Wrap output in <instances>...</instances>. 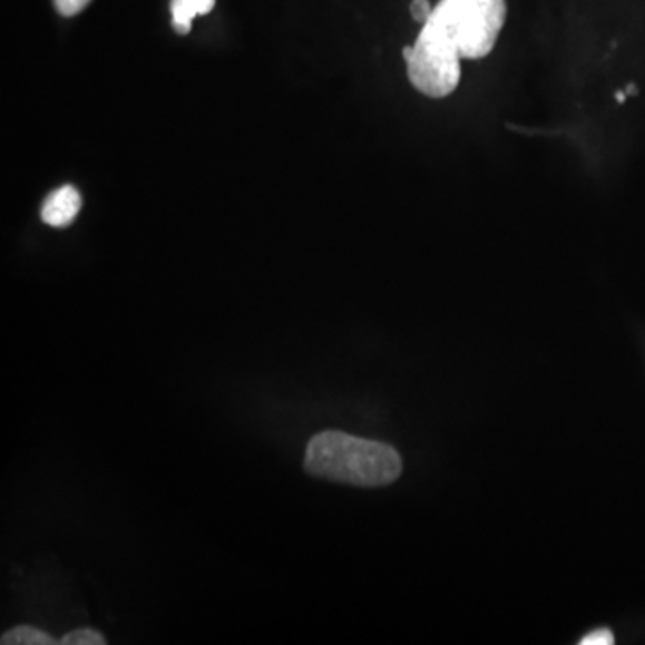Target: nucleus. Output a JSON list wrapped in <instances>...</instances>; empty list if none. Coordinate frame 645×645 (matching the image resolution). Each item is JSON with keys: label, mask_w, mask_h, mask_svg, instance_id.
<instances>
[{"label": "nucleus", "mask_w": 645, "mask_h": 645, "mask_svg": "<svg viewBox=\"0 0 645 645\" xmlns=\"http://www.w3.org/2000/svg\"><path fill=\"white\" fill-rule=\"evenodd\" d=\"M506 19V0H440L417 41L403 47L412 87L430 99L452 96L461 81V61L490 55Z\"/></svg>", "instance_id": "f257e3e1"}, {"label": "nucleus", "mask_w": 645, "mask_h": 645, "mask_svg": "<svg viewBox=\"0 0 645 645\" xmlns=\"http://www.w3.org/2000/svg\"><path fill=\"white\" fill-rule=\"evenodd\" d=\"M2 645H55L58 642L52 641L47 633L40 632L37 627L19 626L6 632L0 638Z\"/></svg>", "instance_id": "20e7f679"}, {"label": "nucleus", "mask_w": 645, "mask_h": 645, "mask_svg": "<svg viewBox=\"0 0 645 645\" xmlns=\"http://www.w3.org/2000/svg\"><path fill=\"white\" fill-rule=\"evenodd\" d=\"M615 97H617L618 102H624V101H626L627 96H626V92H617V94H615Z\"/></svg>", "instance_id": "9b49d317"}, {"label": "nucleus", "mask_w": 645, "mask_h": 645, "mask_svg": "<svg viewBox=\"0 0 645 645\" xmlns=\"http://www.w3.org/2000/svg\"><path fill=\"white\" fill-rule=\"evenodd\" d=\"M303 468L309 476L343 485L377 488L402 473V458L391 444L326 430L307 444Z\"/></svg>", "instance_id": "f03ea898"}, {"label": "nucleus", "mask_w": 645, "mask_h": 645, "mask_svg": "<svg viewBox=\"0 0 645 645\" xmlns=\"http://www.w3.org/2000/svg\"><path fill=\"white\" fill-rule=\"evenodd\" d=\"M194 4H196L197 14H206L214 10L215 0H194Z\"/></svg>", "instance_id": "9d476101"}, {"label": "nucleus", "mask_w": 645, "mask_h": 645, "mask_svg": "<svg viewBox=\"0 0 645 645\" xmlns=\"http://www.w3.org/2000/svg\"><path fill=\"white\" fill-rule=\"evenodd\" d=\"M582 645H614L615 638L614 633L603 627V629H597V632L590 633V635L583 636Z\"/></svg>", "instance_id": "1a4fd4ad"}, {"label": "nucleus", "mask_w": 645, "mask_h": 645, "mask_svg": "<svg viewBox=\"0 0 645 645\" xmlns=\"http://www.w3.org/2000/svg\"><path fill=\"white\" fill-rule=\"evenodd\" d=\"M170 13H173V28L179 35H187L193 26L194 17H197L194 0H170Z\"/></svg>", "instance_id": "39448f33"}, {"label": "nucleus", "mask_w": 645, "mask_h": 645, "mask_svg": "<svg viewBox=\"0 0 645 645\" xmlns=\"http://www.w3.org/2000/svg\"><path fill=\"white\" fill-rule=\"evenodd\" d=\"M90 0H55V8L61 17H74V14L81 13Z\"/></svg>", "instance_id": "0eeeda50"}, {"label": "nucleus", "mask_w": 645, "mask_h": 645, "mask_svg": "<svg viewBox=\"0 0 645 645\" xmlns=\"http://www.w3.org/2000/svg\"><path fill=\"white\" fill-rule=\"evenodd\" d=\"M60 644L63 645H105V636L101 633L94 632V629H88V627H82V629H76V632L69 633V635L61 638Z\"/></svg>", "instance_id": "423d86ee"}, {"label": "nucleus", "mask_w": 645, "mask_h": 645, "mask_svg": "<svg viewBox=\"0 0 645 645\" xmlns=\"http://www.w3.org/2000/svg\"><path fill=\"white\" fill-rule=\"evenodd\" d=\"M409 10H411L412 19L423 26L430 19L432 11H434V6H430L429 0H412Z\"/></svg>", "instance_id": "6e6552de"}, {"label": "nucleus", "mask_w": 645, "mask_h": 645, "mask_svg": "<svg viewBox=\"0 0 645 645\" xmlns=\"http://www.w3.org/2000/svg\"><path fill=\"white\" fill-rule=\"evenodd\" d=\"M81 211V196L70 185L58 188L41 206V221L55 228L69 226Z\"/></svg>", "instance_id": "7ed1b4c3"}]
</instances>
